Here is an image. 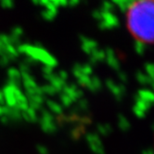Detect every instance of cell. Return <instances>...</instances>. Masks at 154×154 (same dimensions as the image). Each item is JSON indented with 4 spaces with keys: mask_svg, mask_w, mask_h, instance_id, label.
Listing matches in <instances>:
<instances>
[{
    "mask_svg": "<svg viewBox=\"0 0 154 154\" xmlns=\"http://www.w3.org/2000/svg\"><path fill=\"white\" fill-rule=\"evenodd\" d=\"M154 3L150 0L135 1L127 11V26L137 40L143 43L153 42Z\"/></svg>",
    "mask_w": 154,
    "mask_h": 154,
    "instance_id": "1",
    "label": "cell"
},
{
    "mask_svg": "<svg viewBox=\"0 0 154 154\" xmlns=\"http://www.w3.org/2000/svg\"><path fill=\"white\" fill-rule=\"evenodd\" d=\"M101 20L105 21L111 29L120 26L119 18L116 15H114L112 12H102V20Z\"/></svg>",
    "mask_w": 154,
    "mask_h": 154,
    "instance_id": "2",
    "label": "cell"
},
{
    "mask_svg": "<svg viewBox=\"0 0 154 154\" xmlns=\"http://www.w3.org/2000/svg\"><path fill=\"white\" fill-rule=\"evenodd\" d=\"M106 86L108 87V89L112 93V95L114 96L115 100L117 101H122V100L124 98V96L121 94L118 85L115 84V82L112 79H107L106 80Z\"/></svg>",
    "mask_w": 154,
    "mask_h": 154,
    "instance_id": "3",
    "label": "cell"
},
{
    "mask_svg": "<svg viewBox=\"0 0 154 154\" xmlns=\"http://www.w3.org/2000/svg\"><path fill=\"white\" fill-rule=\"evenodd\" d=\"M40 125H41V129L47 134H54L58 130L57 125L54 122H46V121L41 119Z\"/></svg>",
    "mask_w": 154,
    "mask_h": 154,
    "instance_id": "4",
    "label": "cell"
},
{
    "mask_svg": "<svg viewBox=\"0 0 154 154\" xmlns=\"http://www.w3.org/2000/svg\"><path fill=\"white\" fill-rule=\"evenodd\" d=\"M135 1H132V0H113L112 3L114 6H117L120 9L121 12H127L129 8L134 4Z\"/></svg>",
    "mask_w": 154,
    "mask_h": 154,
    "instance_id": "5",
    "label": "cell"
},
{
    "mask_svg": "<svg viewBox=\"0 0 154 154\" xmlns=\"http://www.w3.org/2000/svg\"><path fill=\"white\" fill-rule=\"evenodd\" d=\"M46 103H47L48 109L53 113L58 114V115H62L63 114V109H62L61 105L59 104L58 102L54 101L52 100H46Z\"/></svg>",
    "mask_w": 154,
    "mask_h": 154,
    "instance_id": "6",
    "label": "cell"
},
{
    "mask_svg": "<svg viewBox=\"0 0 154 154\" xmlns=\"http://www.w3.org/2000/svg\"><path fill=\"white\" fill-rule=\"evenodd\" d=\"M87 89L91 92H98L102 89V82L97 76L94 75L91 77V84L87 87Z\"/></svg>",
    "mask_w": 154,
    "mask_h": 154,
    "instance_id": "7",
    "label": "cell"
},
{
    "mask_svg": "<svg viewBox=\"0 0 154 154\" xmlns=\"http://www.w3.org/2000/svg\"><path fill=\"white\" fill-rule=\"evenodd\" d=\"M137 95L143 101H146V102H149V103L153 102V98H154L153 93L149 89H139L137 91Z\"/></svg>",
    "mask_w": 154,
    "mask_h": 154,
    "instance_id": "8",
    "label": "cell"
},
{
    "mask_svg": "<svg viewBox=\"0 0 154 154\" xmlns=\"http://www.w3.org/2000/svg\"><path fill=\"white\" fill-rule=\"evenodd\" d=\"M79 40H80L82 45H85L87 48H89L92 51L95 50V49H97V47H98V43L97 41H95L93 39H90V38L86 37V36H85L83 35H79Z\"/></svg>",
    "mask_w": 154,
    "mask_h": 154,
    "instance_id": "9",
    "label": "cell"
},
{
    "mask_svg": "<svg viewBox=\"0 0 154 154\" xmlns=\"http://www.w3.org/2000/svg\"><path fill=\"white\" fill-rule=\"evenodd\" d=\"M136 78L137 81L140 84V85H153V79L149 78V77L140 71L137 72L136 74Z\"/></svg>",
    "mask_w": 154,
    "mask_h": 154,
    "instance_id": "10",
    "label": "cell"
},
{
    "mask_svg": "<svg viewBox=\"0 0 154 154\" xmlns=\"http://www.w3.org/2000/svg\"><path fill=\"white\" fill-rule=\"evenodd\" d=\"M118 126L123 132H126L131 128V124L127 118L123 114H118Z\"/></svg>",
    "mask_w": 154,
    "mask_h": 154,
    "instance_id": "11",
    "label": "cell"
},
{
    "mask_svg": "<svg viewBox=\"0 0 154 154\" xmlns=\"http://www.w3.org/2000/svg\"><path fill=\"white\" fill-rule=\"evenodd\" d=\"M50 85L54 87L55 89H56L57 93H60L62 91V88L66 85V82L61 80L60 77H58L56 74L54 78L50 81Z\"/></svg>",
    "mask_w": 154,
    "mask_h": 154,
    "instance_id": "12",
    "label": "cell"
},
{
    "mask_svg": "<svg viewBox=\"0 0 154 154\" xmlns=\"http://www.w3.org/2000/svg\"><path fill=\"white\" fill-rule=\"evenodd\" d=\"M85 140L87 141V143L89 144H96V145H100V146H103L102 141L97 133H87L85 135Z\"/></svg>",
    "mask_w": 154,
    "mask_h": 154,
    "instance_id": "13",
    "label": "cell"
},
{
    "mask_svg": "<svg viewBox=\"0 0 154 154\" xmlns=\"http://www.w3.org/2000/svg\"><path fill=\"white\" fill-rule=\"evenodd\" d=\"M135 101H136L135 106L137 108H138L139 109H141L142 112H147L149 111V108L151 107V104H152V103H149V102L141 100L137 95H135Z\"/></svg>",
    "mask_w": 154,
    "mask_h": 154,
    "instance_id": "14",
    "label": "cell"
},
{
    "mask_svg": "<svg viewBox=\"0 0 154 154\" xmlns=\"http://www.w3.org/2000/svg\"><path fill=\"white\" fill-rule=\"evenodd\" d=\"M8 117L10 120V122L13 123H20L23 120V118H21V112L15 108L10 109V112L8 114Z\"/></svg>",
    "mask_w": 154,
    "mask_h": 154,
    "instance_id": "15",
    "label": "cell"
},
{
    "mask_svg": "<svg viewBox=\"0 0 154 154\" xmlns=\"http://www.w3.org/2000/svg\"><path fill=\"white\" fill-rule=\"evenodd\" d=\"M105 60L107 61V64H108L112 70H114V71H116V72L121 71V64H120L119 60L116 58V56L106 58Z\"/></svg>",
    "mask_w": 154,
    "mask_h": 154,
    "instance_id": "16",
    "label": "cell"
},
{
    "mask_svg": "<svg viewBox=\"0 0 154 154\" xmlns=\"http://www.w3.org/2000/svg\"><path fill=\"white\" fill-rule=\"evenodd\" d=\"M4 100H5V104L6 106H8V108H15L17 105V100L14 97L13 94H6L4 95Z\"/></svg>",
    "mask_w": 154,
    "mask_h": 154,
    "instance_id": "17",
    "label": "cell"
},
{
    "mask_svg": "<svg viewBox=\"0 0 154 154\" xmlns=\"http://www.w3.org/2000/svg\"><path fill=\"white\" fill-rule=\"evenodd\" d=\"M8 79L21 81L20 71L18 69L14 68V67H10V68L8 69Z\"/></svg>",
    "mask_w": 154,
    "mask_h": 154,
    "instance_id": "18",
    "label": "cell"
},
{
    "mask_svg": "<svg viewBox=\"0 0 154 154\" xmlns=\"http://www.w3.org/2000/svg\"><path fill=\"white\" fill-rule=\"evenodd\" d=\"M90 56H91V57H93V58L97 61V62L103 61V60H106V55H105V52H104V50H102V49H98V48H97V49L93 50Z\"/></svg>",
    "mask_w": 154,
    "mask_h": 154,
    "instance_id": "19",
    "label": "cell"
},
{
    "mask_svg": "<svg viewBox=\"0 0 154 154\" xmlns=\"http://www.w3.org/2000/svg\"><path fill=\"white\" fill-rule=\"evenodd\" d=\"M134 48H135V50H136L137 55H139V56H142V55H144V53H145L146 45H145V43H143L142 41L136 40L135 44H134Z\"/></svg>",
    "mask_w": 154,
    "mask_h": 154,
    "instance_id": "20",
    "label": "cell"
},
{
    "mask_svg": "<svg viewBox=\"0 0 154 154\" xmlns=\"http://www.w3.org/2000/svg\"><path fill=\"white\" fill-rule=\"evenodd\" d=\"M77 82H78V85L81 86H85V87H88L91 84V77L87 76V75H81L78 79H77Z\"/></svg>",
    "mask_w": 154,
    "mask_h": 154,
    "instance_id": "21",
    "label": "cell"
},
{
    "mask_svg": "<svg viewBox=\"0 0 154 154\" xmlns=\"http://www.w3.org/2000/svg\"><path fill=\"white\" fill-rule=\"evenodd\" d=\"M41 115H42V120L46 121V122H54V116L53 114L48 111L47 109H42L41 108Z\"/></svg>",
    "mask_w": 154,
    "mask_h": 154,
    "instance_id": "22",
    "label": "cell"
},
{
    "mask_svg": "<svg viewBox=\"0 0 154 154\" xmlns=\"http://www.w3.org/2000/svg\"><path fill=\"white\" fill-rule=\"evenodd\" d=\"M115 6L112 2H109V1H104L101 4V8L100 10L102 12H112L113 9H114Z\"/></svg>",
    "mask_w": 154,
    "mask_h": 154,
    "instance_id": "23",
    "label": "cell"
},
{
    "mask_svg": "<svg viewBox=\"0 0 154 154\" xmlns=\"http://www.w3.org/2000/svg\"><path fill=\"white\" fill-rule=\"evenodd\" d=\"M60 102H61L62 106L65 107V108H69V107H71L72 104L73 103V102L72 101L71 98H70L67 95H65V94H63V93H61V94L60 95ZM62 106H61V107H62Z\"/></svg>",
    "mask_w": 154,
    "mask_h": 154,
    "instance_id": "24",
    "label": "cell"
},
{
    "mask_svg": "<svg viewBox=\"0 0 154 154\" xmlns=\"http://www.w3.org/2000/svg\"><path fill=\"white\" fill-rule=\"evenodd\" d=\"M77 109H79L80 112L82 111H87L89 108V102L85 98H81L78 101H77Z\"/></svg>",
    "mask_w": 154,
    "mask_h": 154,
    "instance_id": "25",
    "label": "cell"
},
{
    "mask_svg": "<svg viewBox=\"0 0 154 154\" xmlns=\"http://www.w3.org/2000/svg\"><path fill=\"white\" fill-rule=\"evenodd\" d=\"M27 100L28 101H34L39 105H43V103L46 101V97H45V95L44 96H39V95H34V96H32V97H27Z\"/></svg>",
    "mask_w": 154,
    "mask_h": 154,
    "instance_id": "26",
    "label": "cell"
},
{
    "mask_svg": "<svg viewBox=\"0 0 154 154\" xmlns=\"http://www.w3.org/2000/svg\"><path fill=\"white\" fill-rule=\"evenodd\" d=\"M5 51H6V54L7 55H10V56H13L15 58H18L19 57V53L17 51V48L16 47L12 46V45H8V46H5Z\"/></svg>",
    "mask_w": 154,
    "mask_h": 154,
    "instance_id": "27",
    "label": "cell"
},
{
    "mask_svg": "<svg viewBox=\"0 0 154 154\" xmlns=\"http://www.w3.org/2000/svg\"><path fill=\"white\" fill-rule=\"evenodd\" d=\"M41 87H42L44 95L46 94V95H49V96H54L55 94H57L56 89H55L51 85H45Z\"/></svg>",
    "mask_w": 154,
    "mask_h": 154,
    "instance_id": "28",
    "label": "cell"
},
{
    "mask_svg": "<svg viewBox=\"0 0 154 154\" xmlns=\"http://www.w3.org/2000/svg\"><path fill=\"white\" fill-rule=\"evenodd\" d=\"M26 113L28 114L29 118H30V122L31 123H35L38 121V116H37V112L35 111V109H32L31 108H28L27 111H25Z\"/></svg>",
    "mask_w": 154,
    "mask_h": 154,
    "instance_id": "29",
    "label": "cell"
},
{
    "mask_svg": "<svg viewBox=\"0 0 154 154\" xmlns=\"http://www.w3.org/2000/svg\"><path fill=\"white\" fill-rule=\"evenodd\" d=\"M89 148H90V149H91L94 153H96V154H106L103 146L96 145V144H89Z\"/></svg>",
    "mask_w": 154,
    "mask_h": 154,
    "instance_id": "30",
    "label": "cell"
},
{
    "mask_svg": "<svg viewBox=\"0 0 154 154\" xmlns=\"http://www.w3.org/2000/svg\"><path fill=\"white\" fill-rule=\"evenodd\" d=\"M72 74L76 77L77 79H78L81 75H83V73H82V65L80 63H75L72 66Z\"/></svg>",
    "mask_w": 154,
    "mask_h": 154,
    "instance_id": "31",
    "label": "cell"
},
{
    "mask_svg": "<svg viewBox=\"0 0 154 154\" xmlns=\"http://www.w3.org/2000/svg\"><path fill=\"white\" fill-rule=\"evenodd\" d=\"M145 71H146V74L149 77V78L153 79L154 76V66L152 63L150 62H147L145 63Z\"/></svg>",
    "mask_w": 154,
    "mask_h": 154,
    "instance_id": "32",
    "label": "cell"
},
{
    "mask_svg": "<svg viewBox=\"0 0 154 154\" xmlns=\"http://www.w3.org/2000/svg\"><path fill=\"white\" fill-rule=\"evenodd\" d=\"M41 16L44 20H46L48 21H51L55 19V17H56V15L53 14L52 12H50L49 10L48 9H45V10H43V11L41 12Z\"/></svg>",
    "mask_w": 154,
    "mask_h": 154,
    "instance_id": "33",
    "label": "cell"
},
{
    "mask_svg": "<svg viewBox=\"0 0 154 154\" xmlns=\"http://www.w3.org/2000/svg\"><path fill=\"white\" fill-rule=\"evenodd\" d=\"M10 35L20 38V36L23 35V29L21 28L20 26H15V27H13L11 29V32H10Z\"/></svg>",
    "mask_w": 154,
    "mask_h": 154,
    "instance_id": "34",
    "label": "cell"
},
{
    "mask_svg": "<svg viewBox=\"0 0 154 154\" xmlns=\"http://www.w3.org/2000/svg\"><path fill=\"white\" fill-rule=\"evenodd\" d=\"M82 73L84 75L90 76L93 73V68H92V66H90L89 64H87V63L82 65Z\"/></svg>",
    "mask_w": 154,
    "mask_h": 154,
    "instance_id": "35",
    "label": "cell"
},
{
    "mask_svg": "<svg viewBox=\"0 0 154 154\" xmlns=\"http://www.w3.org/2000/svg\"><path fill=\"white\" fill-rule=\"evenodd\" d=\"M0 5L3 8H7V9H10V8H13L15 6V3L11 0H3V1L0 2Z\"/></svg>",
    "mask_w": 154,
    "mask_h": 154,
    "instance_id": "36",
    "label": "cell"
},
{
    "mask_svg": "<svg viewBox=\"0 0 154 154\" xmlns=\"http://www.w3.org/2000/svg\"><path fill=\"white\" fill-rule=\"evenodd\" d=\"M118 78H119V80L121 82H122L123 85L128 83V76H127L126 72H125L123 71H119L118 72Z\"/></svg>",
    "mask_w": 154,
    "mask_h": 154,
    "instance_id": "37",
    "label": "cell"
},
{
    "mask_svg": "<svg viewBox=\"0 0 154 154\" xmlns=\"http://www.w3.org/2000/svg\"><path fill=\"white\" fill-rule=\"evenodd\" d=\"M97 130L98 133H100V134L101 136H103V137H107V136L109 135L108 131H107V129H106V127H105V125L97 124Z\"/></svg>",
    "mask_w": 154,
    "mask_h": 154,
    "instance_id": "38",
    "label": "cell"
},
{
    "mask_svg": "<svg viewBox=\"0 0 154 154\" xmlns=\"http://www.w3.org/2000/svg\"><path fill=\"white\" fill-rule=\"evenodd\" d=\"M19 71L20 72H25V73H30L31 71V67L29 65H27L24 62H20L19 64Z\"/></svg>",
    "mask_w": 154,
    "mask_h": 154,
    "instance_id": "39",
    "label": "cell"
},
{
    "mask_svg": "<svg viewBox=\"0 0 154 154\" xmlns=\"http://www.w3.org/2000/svg\"><path fill=\"white\" fill-rule=\"evenodd\" d=\"M133 112H134V114H135L137 118H139V119H142V118H144V117L146 116V112H142L141 109H139L137 108L136 106L133 107Z\"/></svg>",
    "mask_w": 154,
    "mask_h": 154,
    "instance_id": "40",
    "label": "cell"
},
{
    "mask_svg": "<svg viewBox=\"0 0 154 154\" xmlns=\"http://www.w3.org/2000/svg\"><path fill=\"white\" fill-rule=\"evenodd\" d=\"M92 17L95 20H97L98 21H100L102 20V11L100 9H95L92 11Z\"/></svg>",
    "mask_w": 154,
    "mask_h": 154,
    "instance_id": "41",
    "label": "cell"
},
{
    "mask_svg": "<svg viewBox=\"0 0 154 154\" xmlns=\"http://www.w3.org/2000/svg\"><path fill=\"white\" fill-rule=\"evenodd\" d=\"M23 62H24V63H26L27 65H29L30 67L31 66H32V65H35V64H37L38 63V61L37 60H35V59H32V57H29V56H26L25 58H24V60H23Z\"/></svg>",
    "mask_w": 154,
    "mask_h": 154,
    "instance_id": "42",
    "label": "cell"
},
{
    "mask_svg": "<svg viewBox=\"0 0 154 154\" xmlns=\"http://www.w3.org/2000/svg\"><path fill=\"white\" fill-rule=\"evenodd\" d=\"M0 42H1L4 46H8V45H11L9 42V37L8 35H5V34H0Z\"/></svg>",
    "mask_w": 154,
    "mask_h": 154,
    "instance_id": "43",
    "label": "cell"
},
{
    "mask_svg": "<svg viewBox=\"0 0 154 154\" xmlns=\"http://www.w3.org/2000/svg\"><path fill=\"white\" fill-rule=\"evenodd\" d=\"M10 61L8 60V59L7 58L6 55L4 56H0V67H7Z\"/></svg>",
    "mask_w": 154,
    "mask_h": 154,
    "instance_id": "44",
    "label": "cell"
},
{
    "mask_svg": "<svg viewBox=\"0 0 154 154\" xmlns=\"http://www.w3.org/2000/svg\"><path fill=\"white\" fill-rule=\"evenodd\" d=\"M36 149H37V152L39 154H49L48 148L46 146H44V145H37Z\"/></svg>",
    "mask_w": 154,
    "mask_h": 154,
    "instance_id": "45",
    "label": "cell"
},
{
    "mask_svg": "<svg viewBox=\"0 0 154 154\" xmlns=\"http://www.w3.org/2000/svg\"><path fill=\"white\" fill-rule=\"evenodd\" d=\"M42 72H43V75H48V74L54 73L53 68L49 67V66H47V65H44L42 67Z\"/></svg>",
    "mask_w": 154,
    "mask_h": 154,
    "instance_id": "46",
    "label": "cell"
},
{
    "mask_svg": "<svg viewBox=\"0 0 154 154\" xmlns=\"http://www.w3.org/2000/svg\"><path fill=\"white\" fill-rule=\"evenodd\" d=\"M98 28H100V30L101 31H105V30H111V28H109V26L105 23V21L103 20H100L98 21V24H97Z\"/></svg>",
    "mask_w": 154,
    "mask_h": 154,
    "instance_id": "47",
    "label": "cell"
},
{
    "mask_svg": "<svg viewBox=\"0 0 154 154\" xmlns=\"http://www.w3.org/2000/svg\"><path fill=\"white\" fill-rule=\"evenodd\" d=\"M57 76H58V77H60V78L61 80H63V81L67 80V79H68V77H69V75H68V72H66V71H64V70H61V71H60Z\"/></svg>",
    "mask_w": 154,
    "mask_h": 154,
    "instance_id": "48",
    "label": "cell"
},
{
    "mask_svg": "<svg viewBox=\"0 0 154 154\" xmlns=\"http://www.w3.org/2000/svg\"><path fill=\"white\" fill-rule=\"evenodd\" d=\"M104 52H105V55H106V58L115 56V51L111 48H107L106 49H104Z\"/></svg>",
    "mask_w": 154,
    "mask_h": 154,
    "instance_id": "49",
    "label": "cell"
},
{
    "mask_svg": "<svg viewBox=\"0 0 154 154\" xmlns=\"http://www.w3.org/2000/svg\"><path fill=\"white\" fill-rule=\"evenodd\" d=\"M0 123H1L2 125H8L10 123V120L8 119V116L2 115L1 117H0Z\"/></svg>",
    "mask_w": 154,
    "mask_h": 154,
    "instance_id": "50",
    "label": "cell"
},
{
    "mask_svg": "<svg viewBox=\"0 0 154 154\" xmlns=\"http://www.w3.org/2000/svg\"><path fill=\"white\" fill-rule=\"evenodd\" d=\"M118 87H119V90H120L121 94H122L125 97V95L126 94V87H125V85H123V84H119Z\"/></svg>",
    "mask_w": 154,
    "mask_h": 154,
    "instance_id": "51",
    "label": "cell"
},
{
    "mask_svg": "<svg viewBox=\"0 0 154 154\" xmlns=\"http://www.w3.org/2000/svg\"><path fill=\"white\" fill-rule=\"evenodd\" d=\"M79 4H80L79 0H70V1H68V6L72 7V8H74V7H76L77 5H79Z\"/></svg>",
    "mask_w": 154,
    "mask_h": 154,
    "instance_id": "52",
    "label": "cell"
},
{
    "mask_svg": "<svg viewBox=\"0 0 154 154\" xmlns=\"http://www.w3.org/2000/svg\"><path fill=\"white\" fill-rule=\"evenodd\" d=\"M6 54V51H5V46L3 44L0 42V56H4Z\"/></svg>",
    "mask_w": 154,
    "mask_h": 154,
    "instance_id": "53",
    "label": "cell"
},
{
    "mask_svg": "<svg viewBox=\"0 0 154 154\" xmlns=\"http://www.w3.org/2000/svg\"><path fill=\"white\" fill-rule=\"evenodd\" d=\"M68 6V1L67 0H60V7L65 8Z\"/></svg>",
    "mask_w": 154,
    "mask_h": 154,
    "instance_id": "54",
    "label": "cell"
},
{
    "mask_svg": "<svg viewBox=\"0 0 154 154\" xmlns=\"http://www.w3.org/2000/svg\"><path fill=\"white\" fill-rule=\"evenodd\" d=\"M97 63V61L93 57L90 56V58H89V63H88V64H89L90 66H94V65H96Z\"/></svg>",
    "mask_w": 154,
    "mask_h": 154,
    "instance_id": "55",
    "label": "cell"
},
{
    "mask_svg": "<svg viewBox=\"0 0 154 154\" xmlns=\"http://www.w3.org/2000/svg\"><path fill=\"white\" fill-rule=\"evenodd\" d=\"M142 154H153V152L151 149H146L142 151Z\"/></svg>",
    "mask_w": 154,
    "mask_h": 154,
    "instance_id": "56",
    "label": "cell"
},
{
    "mask_svg": "<svg viewBox=\"0 0 154 154\" xmlns=\"http://www.w3.org/2000/svg\"><path fill=\"white\" fill-rule=\"evenodd\" d=\"M32 4H35V5H39V1H35V0H34V1H32Z\"/></svg>",
    "mask_w": 154,
    "mask_h": 154,
    "instance_id": "57",
    "label": "cell"
}]
</instances>
